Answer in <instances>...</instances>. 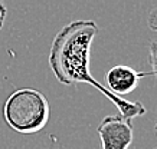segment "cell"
<instances>
[{
    "label": "cell",
    "mask_w": 157,
    "mask_h": 149,
    "mask_svg": "<svg viewBox=\"0 0 157 149\" xmlns=\"http://www.w3.org/2000/svg\"><path fill=\"white\" fill-rule=\"evenodd\" d=\"M100 32L94 20H75L63 26L53 37L49 49V66L56 80L62 85L86 83L98 90L118 109L124 120H131L146 113V108L138 101H127L115 96L114 93L97 82L91 75L90 52L92 40Z\"/></svg>",
    "instance_id": "6da1fadb"
},
{
    "label": "cell",
    "mask_w": 157,
    "mask_h": 149,
    "mask_svg": "<svg viewBox=\"0 0 157 149\" xmlns=\"http://www.w3.org/2000/svg\"><path fill=\"white\" fill-rule=\"evenodd\" d=\"M3 118L13 130L23 135H33L48 125L51 106L42 92L23 87L6 99Z\"/></svg>",
    "instance_id": "7a4b0ae2"
},
{
    "label": "cell",
    "mask_w": 157,
    "mask_h": 149,
    "mask_svg": "<svg viewBox=\"0 0 157 149\" xmlns=\"http://www.w3.org/2000/svg\"><path fill=\"white\" fill-rule=\"evenodd\" d=\"M102 149H128L134 139L131 122L124 120L120 115L105 116L97 128Z\"/></svg>",
    "instance_id": "3957f363"
},
{
    "label": "cell",
    "mask_w": 157,
    "mask_h": 149,
    "mask_svg": "<svg viewBox=\"0 0 157 149\" xmlns=\"http://www.w3.org/2000/svg\"><path fill=\"white\" fill-rule=\"evenodd\" d=\"M147 76H151V73L138 72L127 65H117L105 73V82H107L105 87L115 96L123 98V95L131 93L138 86L140 80Z\"/></svg>",
    "instance_id": "277c9868"
},
{
    "label": "cell",
    "mask_w": 157,
    "mask_h": 149,
    "mask_svg": "<svg viewBox=\"0 0 157 149\" xmlns=\"http://www.w3.org/2000/svg\"><path fill=\"white\" fill-rule=\"evenodd\" d=\"M148 62L151 66V76L157 77V42H151L150 43V55H148Z\"/></svg>",
    "instance_id": "5b68a950"
},
{
    "label": "cell",
    "mask_w": 157,
    "mask_h": 149,
    "mask_svg": "<svg viewBox=\"0 0 157 149\" xmlns=\"http://www.w3.org/2000/svg\"><path fill=\"white\" fill-rule=\"evenodd\" d=\"M147 23H148V27L157 33V7L150 10L148 17H147Z\"/></svg>",
    "instance_id": "8992f818"
},
{
    "label": "cell",
    "mask_w": 157,
    "mask_h": 149,
    "mask_svg": "<svg viewBox=\"0 0 157 149\" xmlns=\"http://www.w3.org/2000/svg\"><path fill=\"white\" fill-rule=\"evenodd\" d=\"M5 19H6V7H5V5L0 2V29L3 27Z\"/></svg>",
    "instance_id": "52a82bcc"
},
{
    "label": "cell",
    "mask_w": 157,
    "mask_h": 149,
    "mask_svg": "<svg viewBox=\"0 0 157 149\" xmlns=\"http://www.w3.org/2000/svg\"><path fill=\"white\" fill-rule=\"evenodd\" d=\"M156 132H157V120H156Z\"/></svg>",
    "instance_id": "ba28073f"
}]
</instances>
